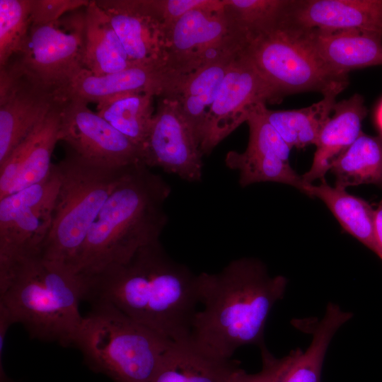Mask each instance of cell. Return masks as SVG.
Here are the masks:
<instances>
[{
	"label": "cell",
	"instance_id": "1",
	"mask_svg": "<svg viewBox=\"0 0 382 382\" xmlns=\"http://www.w3.org/2000/svg\"><path fill=\"white\" fill-rule=\"evenodd\" d=\"M85 277L90 303H109L175 342L190 340L200 303L197 274L173 259L160 240L125 263Z\"/></svg>",
	"mask_w": 382,
	"mask_h": 382
},
{
	"label": "cell",
	"instance_id": "2",
	"mask_svg": "<svg viewBox=\"0 0 382 382\" xmlns=\"http://www.w3.org/2000/svg\"><path fill=\"white\" fill-rule=\"evenodd\" d=\"M199 302L190 340L203 351L231 359L240 347L264 344L267 318L284 295L285 277H271L253 257H241L216 273L197 274Z\"/></svg>",
	"mask_w": 382,
	"mask_h": 382
},
{
	"label": "cell",
	"instance_id": "3",
	"mask_svg": "<svg viewBox=\"0 0 382 382\" xmlns=\"http://www.w3.org/2000/svg\"><path fill=\"white\" fill-rule=\"evenodd\" d=\"M171 187L139 162L129 166L91 227L74 265L95 275L125 263L144 246L159 241L168 224L166 201Z\"/></svg>",
	"mask_w": 382,
	"mask_h": 382
},
{
	"label": "cell",
	"instance_id": "4",
	"mask_svg": "<svg viewBox=\"0 0 382 382\" xmlns=\"http://www.w3.org/2000/svg\"><path fill=\"white\" fill-rule=\"evenodd\" d=\"M87 292L84 276L37 256L0 279V306L30 338L74 347L83 319L79 304Z\"/></svg>",
	"mask_w": 382,
	"mask_h": 382
},
{
	"label": "cell",
	"instance_id": "5",
	"mask_svg": "<svg viewBox=\"0 0 382 382\" xmlns=\"http://www.w3.org/2000/svg\"><path fill=\"white\" fill-rule=\"evenodd\" d=\"M91 304L74 345L85 365L113 382H151L175 342L109 303Z\"/></svg>",
	"mask_w": 382,
	"mask_h": 382
},
{
	"label": "cell",
	"instance_id": "6",
	"mask_svg": "<svg viewBox=\"0 0 382 382\" xmlns=\"http://www.w3.org/2000/svg\"><path fill=\"white\" fill-rule=\"evenodd\" d=\"M54 164L59 187L50 230L40 256L74 272L75 260L92 224L132 165L96 163L66 146L64 157Z\"/></svg>",
	"mask_w": 382,
	"mask_h": 382
},
{
	"label": "cell",
	"instance_id": "7",
	"mask_svg": "<svg viewBox=\"0 0 382 382\" xmlns=\"http://www.w3.org/2000/svg\"><path fill=\"white\" fill-rule=\"evenodd\" d=\"M263 77L284 98L289 94L323 96L349 83L348 76L331 73L304 42L299 29L281 23L246 41L243 49Z\"/></svg>",
	"mask_w": 382,
	"mask_h": 382
},
{
	"label": "cell",
	"instance_id": "8",
	"mask_svg": "<svg viewBox=\"0 0 382 382\" xmlns=\"http://www.w3.org/2000/svg\"><path fill=\"white\" fill-rule=\"evenodd\" d=\"M59 187L53 163L44 180L0 199V279L18 262L40 255Z\"/></svg>",
	"mask_w": 382,
	"mask_h": 382
},
{
	"label": "cell",
	"instance_id": "9",
	"mask_svg": "<svg viewBox=\"0 0 382 382\" xmlns=\"http://www.w3.org/2000/svg\"><path fill=\"white\" fill-rule=\"evenodd\" d=\"M86 8L47 24H32L22 50L8 62L54 92L67 84L85 69Z\"/></svg>",
	"mask_w": 382,
	"mask_h": 382
},
{
	"label": "cell",
	"instance_id": "10",
	"mask_svg": "<svg viewBox=\"0 0 382 382\" xmlns=\"http://www.w3.org/2000/svg\"><path fill=\"white\" fill-rule=\"evenodd\" d=\"M245 45L222 0H211L185 14L170 28L166 65L185 78L212 61L243 50Z\"/></svg>",
	"mask_w": 382,
	"mask_h": 382
},
{
	"label": "cell",
	"instance_id": "11",
	"mask_svg": "<svg viewBox=\"0 0 382 382\" xmlns=\"http://www.w3.org/2000/svg\"><path fill=\"white\" fill-rule=\"evenodd\" d=\"M283 98L268 83L243 50L233 61L207 112L200 134V149L209 155L261 103Z\"/></svg>",
	"mask_w": 382,
	"mask_h": 382
},
{
	"label": "cell",
	"instance_id": "12",
	"mask_svg": "<svg viewBox=\"0 0 382 382\" xmlns=\"http://www.w3.org/2000/svg\"><path fill=\"white\" fill-rule=\"evenodd\" d=\"M203 156L199 142L176 102L158 98L156 111L141 147V163L195 183L202 178Z\"/></svg>",
	"mask_w": 382,
	"mask_h": 382
},
{
	"label": "cell",
	"instance_id": "13",
	"mask_svg": "<svg viewBox=\"0 0 382 382\" xmlns=\"http://www.w3.org/2000/svg\"><path fill=\"white\" fill-rule=\"evenodd\" d=\"M59 141L96 163L126 167L141 163L140 149L81 100L61 101Z\"/></svg>",
	"mask_w": 382,
	"mask_h": 382
},
{
	"label": "cell",
	"instance_id": "14",
	"mask_svg": "<svg viewBox=\"0 0 382 382\" xmlns=\"http://www.w3.org/2000/svg\"><path fill=\"white\" fill-rule=\"evenodd\" d=\"M57 102L53 89L12 62L0 66V165Z\"/></svg>",
	"mask_w": 382,
	"mask_h": 382
},
{
	"label": "cell",
	"instance_id": "15",
	"mask_svg": "<svg viewBox=\"0 0 382 382\" xmlns=\"http://www.w3.org/2000/svg\"><path fill=\"white\" fill-rule=\"evenodd\" d=\"M183 79L166 64H134L100 76L83 69L67 84L57 89L55 96L61 101L79 100L98 104L130 93L168 98Z\"/></svg>",
	"mask_w": 382,
	"mask_h": 382
},
{
	"label": "cell",
	"instance_id": "16",
	"mask_svg": "<svg viewBox=\"0 0 382 382\" xmlns=\"http://www.w3.org/2000/svg\"><path fill=\"white\" fill-rule=\"evenodd\" d=\"M134 64H166L167 35L151 0H100Z\"/></svg>",
	"mask_w": 382,
	"mask_h": 382
},
{
	"label": "cell",
	"instance_id": "17",
	"mask_svg": "<svg viewBox=\"0 0 382 382\" xmlns=\"http://www.w3.org/2000/svg\"><path fill=\"white\" fill-rule=\"evenodd\" d=\"M61 101L0 165V199L44 180L59 141Z\"/></svg>",
	"mask_w": 382,
	"mask_h": 382
},
{
	"label": "cell",
	"instance_id": "18",
	"mask_svg": "<svg viewBox=\"0 0 382 382\" xmlns=\"http://www.w3.org/2000/svg\"><path fill=\"white\" fill-rule=\"evenodd\" d=\"M297 29L321 63L335 75L348 76L352 69L382 65L381 35L357 28Z\"/></svg>",
	"mask_w": 382,
	"mask_h": 382
},
{
	"label": "cell",
	"instance_id": "19",
	"mask_svg": "<svg viewBox=\"0 0 382 382\" xmlns=\"http://www.w3.org/2000/svg\"><path fill=\"white\" fill-rule=\"evenodd\" d=\"M282 23L301 29L357 28L382 35V0H291Z\"/></svg>",
	"mask_w": 382,
	"mask_h": 382
},
{
	"label": "cell",
	"instance_id": "20",
	"mask_svg": "<svg viewBox=\"0 0 382 382\" xmlns=\"http://www.w3.org/2000/svg\"><path fill=\"white\" fill-rule=\"evenodd\" d=\"M245 372L236 360L213 356L187 340L173 343L151 382H238Z\"/></svg>",
	"mask_w": 382,
	"mask_h": 382
},
{
	"label": "cell",
	"instance_id": "21",
	"mask_svg": "<svg viewBox=\"0 0 382 382\" xmlns=\"http://www.w3.org/2000/svg\"><path fill=\"white\" fill-rule=\"evenodd\" d=\"M333 115L323 127L310 169L303 174L308 184L325 179L332 162L359 136L361 124L367 115L363 97L355 93L348 99L335 103Z\"/></svg>",
	"mask_w": 382,
	"mask_h": 382
},
{
	"label": "cell",
	"instance_id": "22",
	"mask_svg": "<svg viewBox=\"0 0 382 382\" xmlns=\"http://www.w3.org/2000/svg\"><path fill=\"white\" fill-rule=\"evenodd\" d=\"M229 53L186 76L166 98L176 102L200 144L207 112L233 61L241 51Z\"/></svg>",
	"mask_w": 382,
	"mask_h": 382
},
{
	"label": "cell",
	"instance_id": "23",
	"mask_svg": "<svg viewBox=\"0 0 382 382\" xmlns=\"http://www.w3.org/2000/svg\"><path fill=\"white\" fill-rule=\"evenodd\" d=\"M352 316L337 304L330 302L320 320L306 322L303 328L312 334V341L305 352L298 348L287 355L286 364L277 382H321L323 364L329 345L335 332Z\"/></svg>",
	"mask_w": 382,
	"mask_h": 382
},
{
	"label": "cell",
	"instance_id": "24",
	"mask_svg": "<svg viewBox=\"0 0 382 382\" xmlns=\"http://www.w3.org/2000/svg\"><path fill=\"white\" fill-rule=\"evenodd\" d=\"M132 65L108 16L96 0L90 1L86 8L84 68L100 76Z\"/></svg>",
	"mask_w": 382,
	"mask_h": 382
},
{
	"label": "cell",
	"instance_id": "25",
	"mask_svg": "<svg viewBox=\"0 0 382 382\" xmlns=\"http://www.w3.org/2000/svg\"><path fill=\"white\" fill-rule=\"evenodd\" d=\"M307 195L321 199L346 232L376 253L375 210L366 201L344 188L330 186L325 179L319 185L311 184Z\"/></svg>",
	"mask_w": 382,
	"mask_h": 382
},
{
	"label": "cell",
	"instance_id": "26",
	"mask_svg": "<svg viewBox=\"0 0 382 382\" xmlns=\"http://www.w3.org/2000/svg\"><path fill=\"white\" fill-rule=\"evenodd\" d=\"M341 91H331L322 100L298 110H271L265 108L270 123L292 149L316 145L319 134L330 118L337 96Z\"/></svg>",
	"mask_w": 382,
	"mask_h": 382
},
{
	"label": "cell",
	"instance_id": "27",
	"mask_svg": "<svg viewBox=\"0 0 382 382\" xmlns=\"http://www.w3.org/2000/svg\"><path fill=\"white\" fill-rule=\"evenodd\" d=\"M335 185L374 184L382 187V136L361 132L357 139L331 164Z\"/></svg>",
	"mask_w": 382,
	"mask_h": 382
},
{
	"label": "cell",
	"instance_id": "28",
	"mask_svg": "<svg viewBox=\"0 0 382 382\" xmlns=\"http://www.w3.org/2000/svg\"><path fill=\"white\" fill-rule=\"evenodd\" d=\"M154 96L130 93L100 103L97 114L136 144L141 151L154 117Z\"/></svg>",
	"mask_w": 382,
	"mask_h": 382
},
{
	"label": "cell",
	"instance_id": "29",
	"mask_svg": "<svg viewBox=\"0 0 382 382\" xmlns=\"http://www.w3.org/2000/svg\"><path fill=\"white\" fill-rule=\"evenodd\" d=\"M226 166L239 173V184L246 187L260 182H274L289 185L307 195L311 184L291 168L289 161L279 158L252 156L235 151H229Z\"/></svg>",
	"mask_w": 382,
	"mask_h": 382
},
{
	"label": "cell",
	"instance_id": "30",
	"mask_svg": "<svg viewBox=\"0 0 382 382\" xmlns=\"http://www.w3.org/2000/svg\"><path fill=\"white\" fill-rule=\"evenodd\" d=\"M235 28L246 41L283 22L291 0H222Z\"/></svg>",
	"mask_w": 382,
	"mask_h": 382
},
{
	"label": "cell",
	"instance_id": "31",
	"mask_svg": "<svg viewBox=\"0 0 382 382\" xmlns=\"http://www.w3.org/2000/svg\"><path fill=\"white\" fill-rule=\"evenodd\" d=\"M32 25V0H0V66L22 50Z\"/></svg>",
	"mask_w": 382,
	"mask_h": 382
},
{
	"label": "cell",
	"instance_id": "32",
	"mask_svg": "<svg viewBox=\"0 0 382 382\" xmlns=\"http://www.w3.org/2000/svg\"><path fill=\"white\" fill-rule=\"evenodd\" d=\"M266 104L254 107L246 120L249 127V140L245 154L289 161L291 148L270 123L265 114Z\"/></svg>",
	"mask_w": 382,
	"mask_h": 382
},
{
	"label": "cell",
	"instance_id": "33",
	"mask_svg": "<svg viewBox=\"0 0 382 382\" xmlns=\"http://www.w3.org/2000/svg\"><path fill=\"white\" fill-rule=\"evenodd\" d=\"M88 0H32V24L54 22L66 13L86 7Z\"/></svg>",
	"mask_w": 382,
	"mask_h": 382
},
{
	"label": "cell",
	"instance_id": "34",
	"mask_svg": "<svg viewBox=\"0 0 382 382\" xmlns=\"http://www.w3.org/2000/svg\"><path fill=\"white\" fill-rule=\"evenodd\" d=\"M211 0H151L163 26L168 34L172 25L189 11L205 6Z\"/></svg>",
	"mask_w": 382,
	"mask_h": 382
},
{
	"label": "cell",
	"instance_id": "35",
	"mask_svg": "<svg viewBox=\"0 0 382 382\" xmlns=\"http://www.w3.org/2000/svg\"><path fill=\"white\" fill-rule=\"evenodd\" d=\"M262 367L255 374L245 372L238 382H277L286 363V356L278 359L274 357L265 347H260Z\"/></svg>",
	"mask_w": 382,
	"mask_h": 382
},
{
	"label": "cell",
	"instance_id": "36",
	"mask_svg": "<svg viewBox=\"0 0 382 382\" xmlns=\"http://www.w3.org/2000/svg\"><path fill=\"white\" fill-rule=\"evenodd\" d=\"M374 238L376 246V254L382 260V200L375 209Z\"/></svg>",
	"mask_w": 382,
	"mask_h": 382
},
{
	"label": "cell",
	"instance_id": "37",
	"mask_svg": "<svg viewBox=\"0 0 382 382\" xmlns=\"http://www.w3.org/2000/svg\"><path fill=\"white\" fill-rule=\"evenodd\" d=\"M375 119L376 125L382 136V100L376 110Z\"/></svg>",
	"mask_w": 382,
	"mask_h": 382
}]
</instances>
